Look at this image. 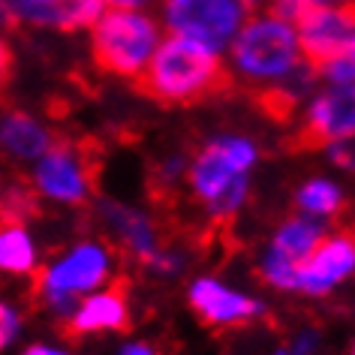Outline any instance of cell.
I'll return each mask as SVG.
<instances>
[{
  "mask_svg": "<svg viewBox=\"0 0 355 355\" xmlns=\"http://www.w3.org/2000/svg\"><path fill=\"white\" fill-rule=\"evenodd\" d=\"M346 202H349V193H346V184L334 175H307L304 181L292 193V211L304 217H313L319 223L331 226L337 217H343Z\"/></svg>",
  "mask_w": 355,
  "mask_h": 355,
  "instance_id": "cell-17",
  "label": "cell"
},
{
  "mask_svg": "<svg viewBox=\"0 0 355 355\" xmlns=\"http://www.w3.org/2000/svg\"><path fill=\"white\" fill-rule=\"evenodd\" d=\"M100 0H15V28L28 24L40 31L78 33L100 19Z\"/></svg>",
  "mask_w": 355,
  "mask_h": 355,
  "instance_id": "cell-14",
  "label": "cell"
},
{
  "mask_svg": "<svg viewBox=\"0 0 355 355\" xmlns=\"http://www.w3.org/2000/svg\"><path fill=\"white\" fill-rule=\"evenodd\" d=\"M247 15L250 12L238 0H163L159 28L166 37L196 42L211 55L223 58Z\"/></svg>",
  "mask_w": 355,
  "mask_h": 355,
  "instance_id": "cell-7",
  "label": "cell"
},
{
  "mask_svg": "<svg viewBox=\"0 0 355 355\" xmlns=\"http://www.w3.org/2000/svg\"><path fill=\"white\" fill-rule=\"evenodd\" d=\"M109 355H163V349L154 340H145V337H123L112 346Z\"/></svg>",
  "mask_w": 355,
  "mask_h": 355,
  "instance_id": "cell-28",
  "label": "cell"
},
{
  "mask_svg": "<svg viewBox=\"0 0 355 355\" xmlns=\"http://www.w3.org/2000/svg\"><path fill=\"white\" fill-rule=\"evenodd\" d=\"M91 58L109 76L139 82L159 40V19L148 10H103L91 28Z\"/></svg>",
  "mask_w": 355,
  "mask_h": 355,
  "instance_id": "cell-5",
  "label": "cell"
},
{
  "mask_svg": "<svg viewBox=\"0 0 355 355\" xmlns=\"http://www.w3.org/2000/svg\"><path fill=\"white\" fill-rule=\"evenodd\" d=\"M298 49L307 67L319 69L322 64L343 55H355V12L349 6H322L307 12L295 24Z\"/></svg>",
  "mask_w": 355,
  "mask_h": 355,
  "instance_id": "cell-11",
  "label": "cell"
},
{
  "mask_svg": "<svg viewBox=\"0 0 355 355\" xmlns=\"http://www.w3.org/2000/svg\"><path fill=\"white\" fill-rule=\"evenodd\" d=\"M328 229L331 226H325V223H319V220H313V217H304V214H298V211H292V214L277 220V226L271 229V235H268V241L265 244L274 247L280 256H286L289 262L301 265L310 253L316 250V244L325 238Z\"/></svg>",
  "mask_w": 355,
  "mask_h": 355,
  "instance_id": "cell-18",
  "label": "cell"
},
{
  "mask_svg": "<svg viewBox=\"0 0 355 355\" xmlns=\"http://www.w3.org/2000/svg\"><path fill=\"white\" fill-rule=\"evenodd\" d=\"M184 298L193 316L214 331H238L268 319L271 304L250 286H235L220 271H196L187 277Z\"/></svg>",
  "mask_w": 355,
  "mask_h": 355,
  "instance_id": "cell-6",
  "label": "cell"
},
{
  "mask_svg": "<svg viewBox=\"0 0 355 355\" xmlns=\"http://www.w3.org/2000/svg\"><path fill=\"white\" fill-rule=\"evenodd\" d=\"M58 141L55 130L24 109L0 112V157L15 166H33Z\"/></svg>",
  "mask_w": 355,
  "mask_h": 355,
  "instance_id": "cell-15",
  "label": "cell"
},
{
  "mask_svg": "<svg viewBox=\"0 0 355 355\" xmlns=\"http://www.w3.org/2000/svg\"><path fill=\"white\" fill-rule=\"evenodd\" d=\"M316 78L328 87H355V55L328 60L316 69Z\"/></svg>",
  "mask_w": 355,
  "mask_h": 355,
  "instance_id": "cell-26",
  "label": "cell"
},
{
  "mask_svg": "<svg viewBox=\"0 0 355 355\" xmlns=\"http://www.w3.org/2000/svg\"><path fill=\"white\" fill-rule=\"evenodd\" d=\"M94 163L82 145L55 141L31 166V193L58 208H85L94 199Z\"/></svg>",
  "mask_w": 355,
  "mask_h": 355,
  "instance_id": "cell-8",
  "label": "cell"
},
{
  "mask_svg": "<svg viewBox=\"0 0 355 355\" xmlns=\"http://www.w3.org/2000/svg\"><path fill=\"white\" fill-rule=\"evenodd\" d=\"M355 274V238L349 229H328L316 250L298 265L295 295L325 301L349 286Z\"/></svg>",
  "mask_w": 355,
  "mask_h": 355,
  "instance_id": "cell-9",
  "label": "cell"
},
{
  "mask_svg": "<svg viewBox=\"0 0 355 355\" xmlns=\"http://www.w3.org/2000/svg\"><path fill=\"white\" fill-rule=\"evenodd\" d=\"M24 328H28V319L21 304L10 295H0V352L15 349L24 337Z\"/></svg>",
  "mask_w": 355,
  "mask_h": 355,
  "instance_id": "cell-21",
  "label": "cell"
},
{
  "mask_svg": "<svg viewBox=\"0 0 355 355\" xmlns=\"http://www.w3.org/2000/svg\"><path fill=\"white\" fill-rule=\"evenodd\" d=\"M10 76H12V49L0 33V87L10 82Z\"/></svg>",
  "mask_w": 355,
  "mask_h": 355,
  "instance_id": "cell-30",
  "label": "cell"
},
{
  "mask_svg": "<svg viewBox=\"0 0 355 355\" xmlns=\"http://www.w3.org/2000/svg\"><path fill=\"white\" fill-rule=\"evenodd\" d=\"M262 148L250 132L223 130L208 136L187 159L184 187L211 223H229L253 196V175Z\"/></svg>",
  "mask_w": 355,
  "mask_h": 355,
  "instance_id": "cell-1",
  "label": "cell"
},
{
  "mask_svg": "<svg viewBox=\"0 0 355 355\" xmlns=\"http://www.w3.org/2000/svg\"><path fill=\"white\" fill-rule=\"evenodd\" d=\"M94 208H96V223L103 229V238L127 259L145 265L159 250L163 235H159L157 217L148 208L127 199H114V196L96 199Z\"/></svg>",
  "mask_w": 355,
  "mask_h": 355,
  "instance_id": "cell-10",
  "label": "cell"
},
{
  "mask_svg": "<svg viewBox=\"0 0 355 355\" xmlns=\"http://www.w3.org/2000/svg\"><path fill=\"white\" fill-rule=\"evenodd\" d=\"M328 163H331L334 168H343V172H352L355 166V145L352 139H337V141H328V145H322Z\"/></svg>",
  "mask_w": 355,
  "mask_h": 355,
  "instance_id": "cell-27",
  "label": "cell"
},
{
  "mask_svg": "<svg viewBox=\"0 0 355 355\" xmlns=\"http://www.w3.org/2000/svg\"><path fill=\"white\" fill-rule=\"evenodd\" d=\"M256 277H259L262 286H268L277 295H295V280H298V265L289 262L286 256H280L274 247L262 244L259 253L253 259Z\"/></svg>",
  "mask_w": 355,
  "mask_h": 355,
  "instance_id": "cell-19",
  "label": "cell"
},
{
  "mask_svg": "<svg viewBox=\"0 0 355 355\" xmlns=\"http://www.w3.org/2000/svg\"><path fill=\"white\" fill-rule=\"evenodd\" d=\"M21 355H76L69 346L55 343V340H33L21 349Z\"/></svg>",
  "mask_w": 355,
  "mask_h": 355,
  "instance_id": "cell-29",
  "label": "cell"
},
{
  "mask_svg": "<svg viewBox=\"0 0 355 355\" xmlns=\"http://www.w3.org/2000/svg\"><path fill=\"white\" fill-rule=\"evenodd\" d=\"M229 73L220 55H211L196 42L163 37L139 76V87L163 105H193L229 87Z\"/></svg>",
  "mask_w": 355,
  "mask_h": 355,
  "instance_id": "cell-4",
  "label": "cell"
},
{
  "mask_svg": "<svg viewBox=\"0 0 355 355\" xmlns=\"http://www.w3.org/2000/svg\"><path fill=\"white\" fill-rule=\"evenodd\" d=\"M352 0H268L271 6V15H277V19L295 24L298 19H304L307 12L313 10H322V6H349Z\"/></svg>",
  "mask_w": 355,
  "mask_h": 355,
  "instance_id": "cell-23",
  "label": "cell"
},
{
  "mask_svg": "<svg viewBox=\"0 0 355 355\" xmlns=\"http://www.w3.org/2000/svg\"><path fill=\"white\" fill-rule=\"evenodd\" d=\"M289 355H325V331L316 325H298L289 334V340L283 343Z\"/></svg>",
  "mask_w": 355,
  "mask_h": 355,
  "instance_id": "cell-25",
  "label": "cell"
},
{
  "mask_svg": "<svg viewBox=\"0 0 355 355\" xmlns=\"http://www.w3.org/2000/svg\"><path fill=\"white\" fill-rule=\"evenodd\" d=\"M130 319H132L130 295L112 283V286H103L91 292V295H85L64 325L78 337H105L127 331Z\"/></svg>",
  "mask_w": 355,
  "mask_h": 355,
  "instance_id": "cell-13",
  "label": "cell"
},
{
  "mask_svg": "<svg viewBox=\"0 0 355 355\" xmlns=\"http://www.w3.org/2000/svg\"><path fill=\"white\" fill-rule=\"evenodd\" d=\"M193 259H196V253H193L187 244H181V241L166 244L163 241L159 244V250L145 262V271L154 280H163V283L184 280V277H190L193 274Z\"/></svg>",
  "mask_w": 355,
  "mask_h": 355,
  "instance_id": "cell-20",
  "label": "cell"
},
{
  "mask_svg": "<svg viewBox=\"0 0 355 355\" xmlns=\"http://www.w3.org/2000/svg\"><path fill=\"white\" fill-rule=\"evenodd\" d=\"M229 78L256 91L286 85L304 67L295 28L271 12H250L223 55Z\"/></svg>",
  "mask_w": 355,
  "mask_h": 355,
  "instance_id": "cell-3",
  "label": "cell"
},
{
  "mask_svg": "<svg viewBox=\"0 0 355 355\" xmlns=\"http://www.w3.org/2000/svg\"><path fill=\"white\" fill-rule=\"evenodd\" d=\"M105 10H145L154 0H100Z\"/></svg>",
  "mask_w": 355,
  "mask_h": 355,
  "instance_id": "cell-31",
  "label": "cell"
},
{
  "mask_svg": "<svg viewBox=\"0 0 355 355\" xmlns=\"http://www.w3.org/2000/svg\"><path fill=\"white\" fill-rule=\"evenodd\" d=\"M301 132L313 145L355 136V87H319L307 96Z\"/></svg>",
  "mask_w": 355,
  "mask_h": 355,
  "instance_id": "cell-12",
  "label": "cell"
},
{
  "mask_svg": "<svg viewBox=\"0 0 355 355\" xmlns=\"http://www.w3.org/2000/svg\"><path fill=\"white\" fill-rule=\"evenodd\" d=\"M42 259H46L42 241L28 226V220H0V274L3 277H37Z\"/></svg>",
  "mask_w": 355,
  "mask_h": 355,
  "instance_id": "cell-16",
  "label": "cell"
},
{
  "mask_svg": "<svg viewBox=\"0 0 355 355\" xmlns=\"http://www.w3.org/2000/svg\"><path fill=\"white\" fill-rule=\"evenodd\" d=\"M0 211L6 220H24V214L33 211V193L12 181H0Z\"/></svg>",
  "mask_w": 355,
  "mask_h": 355,
  "instance_id": "cell-24",
  "label": "cell"
},
{
  "mask_svg": "<svg viewBox=\"0 0 355 355\" xmlns=\"http://www.w3.org/2000/svg\"><path fill=\"white\" fill-rule=\"evenodd\" d=\"M187 154L184 150H172V154H166L163 159H157L154 166V184L159 190H178L184 184V178H187Z\"/></svg>",
  "mask_w": 355,
  "mask_h": 355,
  "instance_id": "cell-22",
  "label": "cell"
},
{
  "mask_svg": "<svg viewBox=\"0 0 355 355\" xmlns=\"http://www.w3.org/2000/svg\"><path fill=\"white\" fill-rule=\"evenodd\" d=\"M121 271V253L96 235H85L42 259L33 283L40 307L64 325L85 295L112 286Z\"/></svg>",
  "mask_w": 355,
  "mask_h": 355,
  "instance_id": "cell-2",
  "label": "cell"
},
{
  "mask_svg": "<svg viewBox=\"0 0 355 355\" xmlns=\"http://www.w3.org/2000/svg\"><path fill=\"white\" fill-rule=\"evenodd\" d=\"M238 3H241L247 12H253V10H262V6L268 3V0H238Z\"/></svg>",
  "mask_w": 355,
  "mask_h": 355,
  "instance_id": "cell-32",
  "label": "cell"
},
{
  "mask_svg": "<svg viewBox=\"0 0 355 355\" xmlns=\"http://www.w3.org/2000/svg\"><path fill=\"white\" fill-rule=\"evenodd\" d=\"M268 355H289V349H286V346H274Z\"/></svg>",
  "mask_w": 355,
  "mask_h": 355,
  "instance_id": "cell-33",
  "label": "cell"
}]
</instances>
